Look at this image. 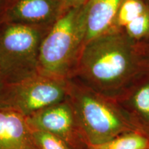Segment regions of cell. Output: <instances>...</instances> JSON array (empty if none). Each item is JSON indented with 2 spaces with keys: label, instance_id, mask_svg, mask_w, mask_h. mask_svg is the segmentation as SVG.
<instances>
[{
  "label": "cell",
  "instance_id": "cell-17",
  "mask_svg": "<svg viewBox=\"0 0 149 149\" xmlns=\"http://www.w3.org/2000/svg\"><path fill=\"white\" fill-rule=\"evenodd\" d=\"M7 1H8V0H0V7L2 6L3 5H6Z\"/></svg>",
  "mask_w": 149,
  "mask_h": 149
},
{
  "label": "cell",
  "instance_id": "cell-5",
  "mask_svg": "<svg viewBox=\"0 0 149 149\" xmlns=\"http://www.w3.org/2000/svg\"><path fill=\"white\" fill-rule=\"evenodd\" d=\"M69 79L38 74L8 85L7 107L26 117L68 97Z\"/></svg>",
  "mask_w": 149,
  "mask_h": 149
},
{
  "label": "cell",
  "instance_id": "cell-12",
  "mask_svg": "<svg viewBox=\"0 0 149 149\" xmlns=\"http://www.w3.org/2000/svg\"><path fill=\"white\" fill-rule=\"evenodd\" d=\"M31 132L37 149H72L66 141L53 134L33 128Z\"/></svg>",
  "mask_w": 149,
  "mask_h": 149
},
{
  "label": "cell",
  "instance_id": "cell-16",
  "mask_svg": "<svg viewBox=\"0 0 149 149\" xmlns=\"http://www.w3.org/2000/svg\"><path fill=\"white\" fill-rule=\"evenodd\" d=\"M66 10L81 7L86 4L89 0H61Z\"/></svg>",
  "mask_w": 149,
  "mask_h": 149
},
{
  "label": "cell",
  "instance_id": "cell-7",
  "mask_svg": "<svg viewBox=\"0 0 149 149\" xmlns=\"http://www.w3.org/2000/svg\"><path fill=\"white\" fill-rule=\"evenodd\" d=\"M26 121L31 128L53 134L66 141L72 149L79 146V143H84L68 99L30 115Z\"/></svg>",
  "mask_w": 149,
  "mask_h": 149
},
{
  "label": "cell",
  "instance_id": "cell-3",
  "mask_svg": "<svg viewBox=\"0 0 149 149\" xmlns=\"http://www.w3.org/2000/svg\"><path fill=\"white\" fill-rule=\"evenodd\" d=\"M85 40V5L68 9L43 39L39 54V73L70 79Z\"/></svg>",
  "mask_w": 149,
  "mask_h": 149
},
{
  "label": "cell",
  "instance_id": "cell-8",
  "mask_svg": "<svg viewBox=\"0 0 149 149\" xmlns=\"http://www.w3.org/2000/svg\"><path fill=\"white\" fill-rule=\"evenodd\" d=\"M0 149H37L26 117L10 108L0 109Z\"/></svg>",
  "mask_w": 149,
  "mask_h": 149
},
{
  "label": "cell",
  "instance_id": "cell-10",
  "mask_svg": "<svg viewBox=\"0 0 149 149\" xmlns=\"http://www.w3.org/2000/svg\"><path fill=\"white\" fill-rule=\"evenodd\" d=\"M86 149H149V138L146 134L130 132L102 144L89 145Z\"/></svg>",
  "mask_w": 149,
  "mask_h": 149
},
{
  "label": "cell",
  "instance_id": "cell-4",
  "mask_svg": "<svg viewBox=\"0 0 149 149\" xmlns=\"http://www.w3.org/2000/svg\"><path fill=\"white\" fill-rule=\"evenodd\" d=\"M49 29L1 22L0 75L7 84H15L40 74V48Z\"/></svg>",
  "mask_w": 149,
  "mask_h": 149
},
{
  "label": "cell",
  "instance_id": "cell-14",
  "mask_svg": "<svg viewBox=\"0 0 149 149\" xmlns=\"http://www.w3.org/2000/svg\"><path fill=\"white\" fill-rule=\"evenodd\" d=\"M124 32L133 40H139L149 34V10L145 11L124 28Z\"/></svg>",
  "mask_w": 149,
  "mask_h": 149
},
{
  "label": "cell",
  "instance_id": "cell-6",
  "mask_svg": "<svg viewBox=\"0 0 149 149\" xmlns=\"http://www.w3.org/2000/svg\"><path fill=\"white\" fill-rule=\"evenodd\" d=\"M66 10L61 0H8L1 22L48 29Z\"/></svg>",
  "mask_w": 149,
  "mask_h": 149
},
{
  "label": "cell",
  "instance_id": "cell-1",
  "mask_svg": "<svg viewBox=\"0 0 149 149\" xmlns=\"http://www.w3.org/2000/svg\"><path fill=\"white\" fill-rule=\"evenodd\" d=\"M133 42L124 31L115 29L88 41L70 79L115 100L142 66Z\"/></svg>",
  "mask_w": 149,
  "mask_h": 149
},
{
  "label": "cell",
  "instance_id": "cell-15",
  "mask_svg": "<svg viewBox=\"0 0 149 149\" xmlns=\"http://www.w3.org/2000/svg\"><path fill=\"white\" fill-rule=\"evenodd\" d=\"M8 84L5 82L0 75V109L7 107V95Z\"/></svg>",
  "mask_w": 149,
  "mask_h": 149
},
{
  "label": "cell",
  "instance_id": "cell-13",
  "mask_svg": "<svg viewBox=\"0 0 149 149\" xmlns=\"http://www.w3.org/2000/svg\"><path fill=\"white\" fill-rule=\"evenodd\" d=\"M131 104L137 115L149 126V82L134 93Z\"/></svg>",
  "mask_w": 149,
  "mask_h": 149
},
{
  "label": "cell",
  "instance_id": "cell-2",
  "mask_svg": "<svg viewBox=\"0 0 149 149\" xmlns=\"http://www.w3.org/2000/svg\"><path fill=\"white\" fill-rule=\"evenodd\" d=\"M68 101L84 142L100 144L122 134L146 133L140 123L115 103L92 89L69 79Z\"/></svg>",
  "mask_w": 149,
  "mask_h": 149
},
{
  "label": "cell",
  "instance_id": "cell-9",
  "mask_svg": "<svg viewBox=\"0 0 149 149\" xmlns=\"http://www.w3.org/2000/svg\"><path fill=\"white\" fill-rule=\"evenodd\" d=\"M123 1L89 0L85 5V44L113 29L117 13Z\"/></svg>",
  "mask_w": 149,
  "mask_h": 149
},
{
  "label": "cell",
  "instance_id": "cell-11",
  "mask_svg": "<svg viewBox=\"0 0 149 149\" xmlns=\"http://www.w3.org/2000/svg\"><path fill=\"white\" fill-rule=\"evenodd\" d=\"M141 0H124L120 6L113 29L124 30L130 23L147 10Z\"/></svg>",
  "mask_w": 149,
  "mask_h": 149
},
{
  "label": "cell",
  "instance_id": "cell-18",
  "mask_svg": "<svg viewBox=\"0 0 149 149\" xmlns=\"http://www.w3.org/2000/svg\"><path fill=\"white\" fill-rule=\"evenodd\" d=\"M148 36H149V34H148Z\"/></svg>",
  "mask_w": 149,
  "mask_h": 149
}]
</instances>
